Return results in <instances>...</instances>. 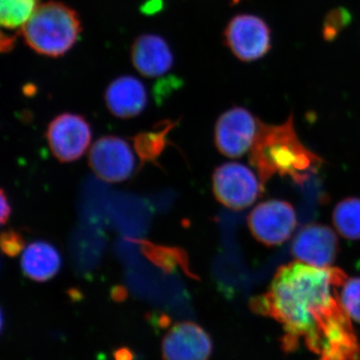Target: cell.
<instances>
[{
    "mask_svg": "<svg viewBox=\"0 0 360 360\" xmlns=\"http://www.w3.org/2000/svg\"><path fill=\"white\" fill-rule=\"evenodd\" d=\"M347 279L338 267L291 262L279 267L266 292L251 300V309L281 324L285 352L304 345L317 360L335 359L357 338L338 293Z\"/></svg>",
    "mask_w": 360,
    "mask_h": 360,
    "instance_id": "obj_1",
    "label": "cell"
},
{
    "mask_svg": "<svg viewBox=\"0 0 360 360\" xmlns=\"http://www.w3.org/2000/svg\"><path fill=\"white\" fill-rule=\"evenodd\" d=\"M250 160L264 186L276 175L290 177L302 184L321 165V158L298 139L292 116L279 125L260 122Z\"/></svg>",
    "mask_w": 360,
    "mask_h": 360,
    "instance_id": "obj_2",
    "label": "cell"
},
{
    "mask_svg": "<svg viewBox=\"0 0 360 360\" xmlns=\"http://www.w3.org/2000/svg\"><path fill=\"white\" fill-rule=\"evenodd\" d=\"M82 30L78 14L58 1L39 4L20 28L26 44L37 53L49 58H59L70 51Z\"/></svg>",
    "mask_w": 360,
    "mask_h": 360,
    "instance_id": "obj_3",
    "label": "cell"
},
{
    "mask_svg": "<svg viewBox=\"0 0 360 360\" xmlns=\"http://www.w3.org/2000/svg\"><path fill=\"white\" fill-rule=\"evenodd\" d=\"M212 189L221 205L240 210L255 202L264 191V184L250 168L238 162H226L213 172Z\"/></svg>",
    "mask_w": 360,
    "mask_h": 360,
    "instance_id": "obj_4",
    "label": "cell"
},
{
    "mask_svg": "<svg viewBox=\"0 0 360 360\" xmlns=\"http://www.w3.org/2000/svg\"><path fill=\"white\" fill-rule=\"evenodd\" d=\"M45 137L52 155L60 162H73L86 153L92 129L82 115L61 113L49 123Z\"/></svg>",
    "mask_w": 360,
    "mask_h": 360,
    "instance_id": "obj_5",
    "label": "cell"
},
{
    "mask_svg": "<svg viewBox=\"0 0 360 360\" xmlns=\"http://www.w3.org/2000/svg\"><path fill=\"white\" fill-rule=\"evenodd\" d=\"M135 160L129 142L115 135L101 137L89 150V167L99 179L108 184L129 179L134 174Z\"/></svg>",
    "mask_w": 360,
    "mask_h": 360,
    "instance_id": "obj_6",
    "label": "cell"
},
{
    "mask_svg": "<svg viewBox=\"0 0 360 360\" xmlns=\"http://www.w3.org/2000/svg\"><path fill=\"white\" fill-rule=\"evenodd\" d=\"M224 41L241 61L250 63L264 56L271 47V35L264 20L250 14H240L229 21Z\"/></svg>",
    "mask_w": 360,
    "mask_h": 360,
    "instance_id": "obj_7",
    "label": "cell"
},
{
    "mask_svg": "<svg viewBox=\"0 0 360 360\" xmlns=\"http://www.w3.org/2000/svg\"><path fill=\"white\" fill-rule=\"evenodd\" d=\"M259 125V120L245 108L225 111L215 124V146L227 158H240L252 148Z\"/></svg>",
    "mask_w": 360,
    "mask_h": 360,
    "instance_id": "obj_8",
    "label": "cell"
},
{
    "mask_svg": "<svg viewBox=\"0 0 360 360\" xmlns=\"http://www.w3.org/2000/svg\"><path fill=\"white\" fill-rule=\"evenodd\" d=\"M297 219L295 208L283 200L259 203L248 217L252 236L267 246L283 245L295 231Z\"/></svg>",
    "mask_w": 360,
    "mask_h": 360,
    "instance_id": "obj_9",
    "label": "cell"
},
{
    "mask_svg": "<svg viewBox=\"0 0 360 360\" xmlns=\"http://www.w3.org/2000/svg\"><path fill=\"white\" fill-rule=\"evenodd\" d=\"M161 352L165 360H208L212 354V340L198 324L179 322L163 338Z\"/></svg>",
    "mask_w": 360,
    "mask_h": 360,
    "instance_id": "obj_10",
    "label": "cell"
},
{
    "mask_svg": "<svg viewBox=\"0 0 360 360\" xmlns=\"http://www.w3.org/2000/svg\"><path fill=\"white\" fill-rule=\"evenodd\" d=\"M291 250L293 255L303 264L328 267L338 255V239L330 227L309 224L298 232Z\"/></svg>",
    "mask_w": 360,
    "mask_h": 360,
    "instance_id": "obj_11",
    "label": "cell"
},
{
    "mask_svg": "<svg viewBox=\"0 0 360 360\" xmlns=\"http://www.w3.org/2000/svg\"><path fill=\"white\" fill-rule=\"evenodd\" d=\"M106 106L113 115L122 120L141 115L148 105V91L141 80L124 75L110 82L104 94Z\"/></svg>",
    "mask_w": 360,
    "mask_h": 360,
    "instance_id": "obj_12",
    "label": "cell"
},
{
    "mask_svg": "<svg viewBox=\"0 0 360 360\" xmlns=\"http://www.w3.org/2000/svg\"><path fill=\"white\" fill-rule=\"evenodd\" d=\"M131 60L135 70L146 77H158L167 73L174 65V56L162 37L142 34L131 46Z\"/></svg>",
    "mask_w": 360,
    "mask_h": 360,
    "instance_id": "obj_13",
    "label": "cell"
},
{
    "mask_svg": "<svg viewBox=\"0 0 360 360\" xmlns=\"http://www.w3.org/2000/svg\"><path fill=\"white\" fill-rule=\"evenodd\" d=\"M61 265L63 260L58 248L44 240L30 243L20 260L23 274L37 283L51 281L58 274Z\"/></svg>",
    "mask_w": 360,
    "mask_h": 360,
    "instance_id": "obj_14",
    "label": "cell"
},
{
    "mask_svg": "<svg viewBox=\"0 0 360 360\" xmlns=\"http://www.w3.org/2000/svg\"><path fill=\"white\" fill-rule=\"evenodd\" d=\"M130 240L137 243L142 255L165 274H172L176 270L177 267H180L186 272L187 276L198 278V276L191 272L188 255L184 248L156 245L146 239H130Z\"/></svg>",
    "mask_w": 360,
    "mask_h": 360,
    "instance_id": "obj_15",
    "label": "cell"
},
{
    "mask_svg": "<svg viewBox=\"0 0 360 360\" xmlns=\"http://www.w3.org/2000/svg\"><path fill=\"white\" fill-rule=\"evenodd\" d=\"M179 120H163L155 125L150 131L139 132L132 137L134 148L141 160V167L146 163H155L167 148L172 130L177 127Z\"/></svg>",
    "mask_w": 360,
    "mask_h": 360,
    "instance_id": "obj_16",
    "label": "cell"
},
{
    "mask_svg": "<svg viewBox=\"0 0 360 360\" xmlns=\"http://www.w3.org/2000/svg\"><path fill=\"white\" fill-rule=\"evenodd\" d=\"M333 224L340 236L348 240L360 239V200L347 198L335 206Z\"/></svg>",
    "mask_w": 360,
    "mask_h": 360,
    "instance_id": "obj_17",
    "label": "cell"
},
{
    "mask_svg": "<svg viewBox=\"0 0 360 360\" xmlns=\"http://www.w3.org/2000/svg\"><path fill=\"white\" fill-rule=\"evenodd\" d=\"M39 4V0H0V23L7 30L21 28Z\"/></svg>",
    "mask_w": 360,
    "mask_h": 360,
    "instance_id": "obj_18",
    "label": "cell"
},
{
    "mask_svg": "<svg viewBox=\"0 0 360 360\" xmlns=\"http://www.w3.org/2000/svg\"><path fill=\"white\" fill-rule=\"evenodd\" d=\"M340 302L348 316L360 324V277L347 279L341 290Z\"/></svg>",
    "mask_w": 360,
    "mask_h": 360,
    "instance_id": "obj_19",
    "label": "cell"
},
{
    "mask_svg": "<svg viewBox=\"0 0 360 360\" xmlns=\"http://www.w3.org/2000/svg\"><path fill=\"white\" fill-rule=\"evenodd\" d=\"M352 21V15L345 7H338L329 11L324 20L322 35L326 41H333Z\"/></svg>",
    "mask_w": 360,
    "mask_h": 360,
    "instance_id": "obj_20",
    "label": "cell"
},
{
    "mask_svg": "<svg viewBox=\"0 0 360 360\" xmlns=\"http://www.w3.org/2000/svg\"><path fill=\"white\" fill-rule=\"evenodd\" d=\"M0 245L4 255L9 257H15L25 250V240L20 232L9 229L2 232L0 236Z\"/></svg>",
    "mask_w": 360,
    "mask_h": 360,
    "instance_id": "obj_21",
    "label": "cell"
},
{
    "mask_svg": "<svg viewBox=\"0 0 360 360\" xmlns=\"http://www.w3.org/2000/svg\"><path fill=\"white\" fill-rule=\"evenodd\" d=\"M0 194H1V217L0 219H1L2 225H6L11 219L13 210H11V202H9L8 198H7L6 191L1 189Z\"/></svg>",
    "mask_w": 360,
    "mask_h": 360,
    "instance_id": "obj_22",
    "label": "cell"
},
{
    "mask_svg": "<svg viewBox=\"0 0 360 360\" xmlns=\"http://www.w3.org/2000/svg\"><path fill=\"white\" fill-rule=\"evenodd\" d=\"M232 1V4H238L239 1H240V0H231Z\"/></svg>",
    "mask_w": 360,
    "mask_h": 360,
    "instance_id": "obj_23",
    "label": "cell"
}]
</instances>
